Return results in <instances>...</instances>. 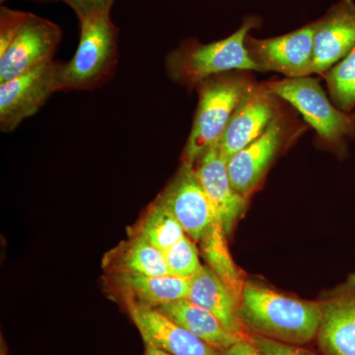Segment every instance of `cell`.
Listing matches in <instances>:
<instances>
[{
    "label": "cell",
    "mask_w": 355,
    "mask_h": 355,
    "mask_svg": "<svg viewBox=\"0 0 355 355\" xmlns=\"http://www.w3.org/2000/svg\"><path fill=\"white\" fill-rule=\"evenodd\" d=\"M240 315L246 331L287 343L302 345L318 336L322 303L302 301L246 282Z\"/></svg>",
    "instance_id": "1"
},
{
    "label": "cell",
    "mask_w": 355,
    "mask_h": 355,
    "mask_svg": "<svg viewBox=\"0 0 355 355\" xmlns=\"http://www.w3.org/2000/svg\"><path fill=\"white\" fill-rule=\"evenodd\" d=\"M329 92L338 109L349 113L355 108V46L326 74Z\"/></svg>",
    "instance_id": "22"
},
{
    "label": "cell",
    "mask_w": 355,
    "mask_h": 355,
    "mask_svg": "<svg viewBox=\"0 0 355 355\" xmlns=\"http://www.w3.org/2000/svg\"><path fill=\"white\" fill-rule=\"evenodd\" d=\"M198 87L197 113L183 154V163L193 166L210 147L218 144L253 84L241 74L223 73L205 79Z\"/></svg>",
    "instance_id": "2"
},
{
    "label": "cell",
    "mask_w": 355,
    "mask_h": 355,
    "mask_svg": "<svg viewBox=\"0 0 355 355\" xmlns=\"http://www.w3.org/2000/svg\"><path fill=\"white\" fill-rule=\"evenodd\" d=\"M316 23L313 73L324 76L355 46V2L340 0Z\"/></svg>",
    "instance_id": "14"
},
{
    "label": "cell",
    "mask_w": 355,
    "mask_h": 355,
    "mask_svg": "<svg viewBox=\"0 0 355 355\" xmlns=\"http://www.w3.org/2000/svg\"><path fill=\"white\" fill-rule=\"evenodd\" d=\"M223 355H260L252 343L248 340H241L223 352Z\"/></svg>",
    "instance_id": "27"
},
{
    "label": "cell",
    "mask_w": 355,
    "mask_h": 355,
    "mask_svg": "<svg viewBox=\"0 0 355 355\" xmlns=\"http://www.w3.org/2000/svg\"><path fill=\"white\" fill-rule=\"evenodd\" d=\"M142 340H144V347H146L144 355H171L164 352V350L161 349L160 347L154 345L153 343H151L150 340H147V338H142Z\"/></svg>",
    "instance_id": "28"
},
{
    "label": "cell",
    "mask_w": 355,
    "mask_h": 355,
    "mask_svg": "<svg viewBox=\"0 0 355 355\" xmlns=\"http://www.w3.org/2000/svg\"><path fill=\"white\" fill-rule=\"evenodd\" d=\"M30 12L14 10L8 7L1 6L0 9V55L6 53L23 25L25 24Z\"/></svg>",
    "instance_id": "24"
},
{
    "label": "cell",
    "mask_w": 355,
    "mask_h": 355,
    "mask_svg": "<svg viewBox=\"0 0 355 355\" xmlns=\"http://www.w3.org/2000/svg\"><path fill=\"white\" fill-rule=\"evenodd\" d=\"M317 23L282 36L254 39L248 35L247 50L261 71H277L289 78L309 76L314 69V36Z\"/></svg>",
    "instance_id": "7"
},
{
    "label": "cell",
    "mask_w": 355,
    "mask_h": 355,
    "mask_svg": "<svg viewBox=\"0 0 355 355\" xmlns=\"http://www.w3.org/2000/svg\"><path fill=\"white\" fill-rule=\"evenodd\" d=\"M286 137L284 121L277 116L260 137L227 160L231 184L244 197L249 196L265 178Z\"/></svg>",
    "instance_id": "13"
},
{
    "label": "cell",
    "mask_w": 355,
    "mask_h": 355,
    "mask_svg": "<svg viewBox=\"0 0 355 355\" xmlns=\"http://www.w3.org/2000/svg\"><path fill=\"white\" fill-rule=\"evenodd\" d=\"M142 338L171 355H223L191 331L182 328L154 308H128Z\"/></svg>",
    "instance_id": "16"
},
{
    "label": "cell",
    "mask_w": 355,
    "mask_h": 355,
    "mask_svg": "<svg viewBox=\"0 0 355 355\" xmlns=\"http://www.w3.org/2000/svg\"><path fill=\"white\" fill-rule=\"evenodd\" d=\"M226 237L227 234L221 224L214 222L200 241L202 257L210 270L241 303L243 289L246 282L243 279L241 270L233 261Z\"/></svg>",
    "instance_id": "20"
},
{
    "label": "cell",
    "mask_w": 355,
    "mask_h": 355,
    "mask_svg": "<svg viewBox=\"0 0 355 355\" xmlns=\"http://www.w3.org/2000/svg\"><path fill=\"white\" fill-rule=\"evenodd\" d=\"M107 272H127L137 275H171L164 254L159 251L144 236L132 230L128 241L123 242L106 254L104 260Z\"/></svg>",
    "instance_id": "19"
},
{
    "label": "cell",
    "mask_w": 355,
    "mask_h": 355,
    "mask_svg": "<svg viewBox=\"0 0 355 355\" xmlns=\"http://www.w3.org/2000/svg\"><path fill=\"white\" fill-rule=\"evenodd\" d=\"M60 62L39 65L19 76L0 83V128L11 132L26 119L38 113L51 94L60 91Z\"/></svg>",
    "instance_id": "6"
},
{
    "label": "cell",
    "mask_w": 355,
    "mask_h": 355,
    "mask_svg": "<svg viewBox=\"0 0 355 355\" xmlns=\"http://www.w3.org/2000/svg\"><path fill=\"white\" fill-rule=\"evenodd\" d=\"M118 60V30L110 13L80 20V39L76 55L60 62V91L92 90L111 76Z\"/></svg>",
    "instance_id": "4"
},
{
    "label": "cell",
    "mask_w": 355,
    "mask_h": 355,
    "mask_svg": "<svg viewBox=\"0 0 355 355\" xmlns=\"http://www.w3.org/2000/svg\"><path fill=\"white\" fill-rule=\"evenodd\" d=\"M266 86L273 95L298 110L326 144L338 146L355 137V114L336 108L316 79L309 76L287 78Z\"/></svg>",
    "instance_id": "5"
},
{
    "label": "cell",
    "mask_w": 355,
    "mask_h": 355,
    "mask_svg": "<svg viewBox=\"0 0 355 355\" xmlns=\"http://www.w3.org/2000/svg\"><path fill=\"white\" fill-rule=\"evenodd\" d=\"M188 300L211 313L231 333L249 338L240 315V302L207 266L191 277Z\"/></svg>",
    "instance_id": "17"
},
{
    "label": "cell",
    "mask_w": 355,
    "mask_h": 355,
    "mask_svg": "<svg viewBox=\"0 0 355 355\" xmlns=\"http://www.w3.org/2000/svg\"><path fill=\"white\" fill-rule=\"evenodd\" d=\"M321 303L320 349L324 355H355V273Z\"/></svg>",
    "instance_id": "12"
},
{
    "label": "cell",
    "mask_w": 355,
    "mask_h": 355,
    "mask_svg": "<svg viewBox=\"0 0 355 355\" xmlns=\"http://www.w3.org/2000/svg\"><path fill=\"white\" fill-rule=\"evenodd\" d=\"M191 280L174 275L108 272V284L125 307L156 308L188 297Z\"/></svg>",
    "instance_id": "15"
},
{
    "label": "cell",
    "mask_w": 355,
    "mask_h": 355,
    "mask_svg": "<svg viewBox=\"0 0 355 355\" xmlns=\"http://www.w3.org/2000/svg\"><path fill=\"white\" fill-rule=\"evenodd\" d=\"M1 2L6 1V0H0ZM39 1H50V0H39Z\"/></svg>",
    "instance_id": "29"
},
{
    "label": "cell",
    "mask_w": 355,
    "mask_h": 355,
    "mask_svg": "<svg viewBox=\"0 0 355 355\" xmlns=\"http://www.w3.org/2000/svg\"><path fill=\"white\" fill-rule=\"evenodd\" d=\"M60 39V26L30 13L12 44L0 55V83L53 60Z\"/></svg>",
    "instance_id": "8"
},
{
    "label": "cell",
    "mask_w": 355,
    "mask_h": 355,
    "mask_svg": "<svg viewBox=\"0 0 355 355\" xmlns=\"http://www.w3.org/2000/svg\"><path fill=\"white\" fill-rule=\"evenodd\" d=\"M193 166L216 221L221 224L226 234L230 235L246 209L248 198L238 193L231 184L227 160L221 153L219 142L210 147Z\"/></svg>",
    "instance_id": "11"
},
{
    "label": "cell",
    "mask_w": 355,
    "mask_h": 355,
    "mask_svg": "<svg viewBox=\"0 0 355 355\" xmlns=\"http://www.w3.org/2000/svg\"><path fill=\"white\" fill-rule=\"evenodd\" d=\"M277 96L266 86L253 85L236 109L219 147L226 160L260 137L277 116Z\"/></svg>",
    "instance_id": "10"
},
{
    "label": "cell",
    "mask_w": 355,
    "mask_h": 355,
    "mask_svg": "<svg viewBox=\"0 0 355 355\" xmlns=\"http://www.w3.org/2000/svg\"><path fill=\"white\" fill-rule=\"evenodd\" d=\"M171 275L182 277H195L202 270L198 248L189 236H184L164 253Z\"/></svg>",
    "instance_id": "23"
},
{
    "label": "cell",
    "mask_w": 355,
    "mask_h": 355,
    "mask_svg": "<svg viewBox=\"0 0 355 355\" xmlns=\"http://www.w3.org/2000/svg\"><path fill=\"white\" fill-rule=\"evenodd\" d=\"M157 200L169 209L193 241H202L210 226L216 221L195 166L183 163L176 177Z\"/></svg>",
    "instance_id": "9"
},
{
    "label": "cell",
    "mask_w": 355,
    "mask_h": 355,
    "mask_svg": "<svg viewBox=\"0 0 355 355\" xmlns=\"http://www.w3.org/2000/svg\"><path fill=\"white\" fill-rule=\"evenodd\" d=\"M73 9L79 20L110 13L114 0H62Z\"/></svg>",
    "instance_id": "26"
},
{
    "label": "cell",
    "mask_w": 355,
    "mask_h": 355,
    "mask_svg": "<svg viewBox=\"0 0 355 355\" xmlns=\"http://www.w3.org/2000/svg\"><path fill=\"white\" fill-rule=\"evenodd\" d=\"M156 309L175 324L222 352L241 340H248L226 330L211 313L187 298L168 303Z\"/></svg>",
    "instance_id": "18"
},
{
    "label": "cell",
    "mask_w": 355,
    "mask_h": 355,
    "mask_svg": "<svg viewBox=\"0 0 355 355\" xmlns=\"http://www.w3.org/2000/svg\"><path fill=\"white\" fill-rule=\"evenodd\" d=\"M257 20L249 18L241 27L220 41L182 46L170 53L167 70L170 78L184 86H198L205 79L231 70L261 71L247 50L246 38Z\"/></svg>",
    "instance_id": "3"
},
{
    "label": "cell",
    "mask_w": 355,
    "mask_h": 355,
    "mask_svg": "<svg viewBox=\"0 0 355 355\" xmlns=\"http://www.w3.org/2000/svg\"><path fill=\"white\" fill-rule=\"evenodd\" d=\"M163 254L186 236L183 227L162 202L156 200L132 229Z\"/></svg>",
    "instance_id": "21"
},
{
    "label": "cell",
    "mask_w": 355,
    "mask_h": 355,
    "mask_svg": "<svg viewBox=\"0 0 355 355\" xmlns=\"http://www.w3.org/2000/svg\"><path fill=\"white\" fill-rule=\"evenodd\" d=\"M250 342L260 355H317L299 345H287L258 335H249Z\"/></svg>",
    "instance_id": "25"
}]
</instances>
